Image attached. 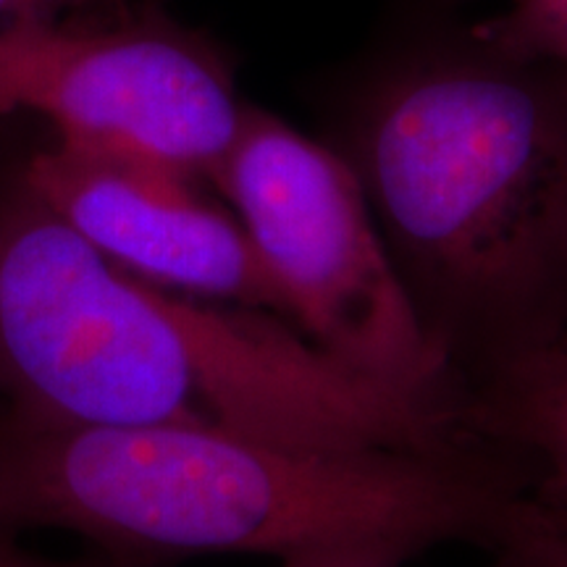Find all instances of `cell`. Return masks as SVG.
<instances>
[{"mask_svg":"<svg viewBox=\"0 0 567 567\" xmlns=\"http://www.w3.org/2000/svg\"><path fill=\"white\" fill-rule=\"evenodd\" d=\"M473 32L502 53L567 74V0H515L507 13L476 24Z\"/></svg>","mask_w":567,"mask_h":567,"instance_id":"obj_8","label":"cell"},{"mask_svg":"<svg viewBox=\"0 0 567 567\" xmlns=\"http://www.w3.org/2000/svg\"><path fill=\"white\" fill-rule=\"evenodd\" d=\"M567 523L484 444L323 450L195 425L0 429V526L63 528L118 557L402 565L439 544L502 551Z\"/></svg>","mask_w":567,"mask_h":567,"instance_id":"obj_2","label":"cell"},{"mask_svg":"<svg viewBox=\"0 0 567 567\" xmlns=\"http://www.w3.org/2000/svg\"><path fill=\"white\" fill-rule=\"evenodd\" d=\"M284 567H400L386 563V559L373 557H350V555H316V557H297L281 563Z\"/></svg>","mask_w":567,"mask_h":567,"instance_id":"obj_11","label":"cell"},{"mask_svg":"<svg viewBox=\"0 0 567 567\" xmlns=\"http://www.w3.org/2000/svg\"><path fill=\"white\" fill-rule=\"evenodd\" d=\"M245 105L229 53L151 6L0 24V116L42 113L59 140L145 155L210 184Z\"/></svg>","mask_w":567,"mask_h":567,"instance_id":"obj_5","label":"cell"},{"mask_svg":"<svg viewBox=\"0 0 567 567\" xmlns=\"http://www.w3.org/2000/svg\"><path fill=\"white\" fill-rule=\"evenodd\" d=\"M80 237L137 279L205 302L239 305L289 323L281 295L208 182L111 147L59 140L21 166Z\"/></svg>","mask_w":567,"mask_h":567,"instance_id":"obj_6","label":"cell"},{"mask_svg":"<svg viewBox=\"0 0 567 567\" xmlns=\"http://www.w3.org/2000/svg\"><path fill=\"white\" fill-rule=\"evenodd\" d=\"M210 187L243 224L289 323L316 350L358 379L455 413L446 368L342 153L245 105Z\"/></svg>","mask_w":567,"mask_h":567,"instance_id":"obj_4","label":"cell"},{"mask_svg":"<svg viewBox=\"0 0 567 567\" xmlns=\"http://www.w3.org/2000/svg\"><path fill=\"white\" fill-rule=\"evenodd\" d=\"M195 425L323 450H446L455 415L344 371L292 323L168 292L0 182V429Z\"/></svg>","mask_w":567,"mask_h":567,"instance_id":"obj_1","label":"cell"},{"mask_svg":"<svg viewBox=\"0 0 567 567\" xmlns=\"http://www.w3.org/2000/svg\"><path fill=\"white\" fill-rule=\"evenodd\" d=\"M494 567H567V523L517 538L496 551Z\"/></svg>","mask_w":567,"mask_h":567,"instance_id":"obj_10","label":"cell"},{"mask_svg":"<svg viewBox=\"0 0 567 567\" xmlns=\"http://www.w3.org/2000/svg\"><path fill=\"white\" fill-rule=\"evenodd\" d=\"M457 417L467 436L520 467L536 502L567 515V334L463 396Z\"/></svg>","mask_w":567,"mask_h":567,"instance_id":"obj_7","label":"cell"},{"mask_svg":"<svg viewBox=\"0 0 567 567\" xmlns=\"http://www.w3.org/2000/svg\"><path fill=\"white\" fill-rule=\"evenodd\" d=\"M337 153L457 402L567 334V74L421 42L354 92Z\"/></svg>","mask_w":567,"mask_h":567,"instance_id":"obj_3","label":"cell"},{"mask_svg":"<svg viewBox=\"0 0 567 567\" xmlns=\"http://www.w3.org/2000/svg\"><path fill=\"white\" fill-rule=\"evenodd\" d=\"M0 567H168V565L147 563V559H134V557H118L103 549H97L95 555L76 557V559H51L24 549L19 544L17 530L0 526Z\"/></svg>","mask_w":567,"mask_h":567,"instance_id":"obj_9","label":"cell"}]
</instances>
